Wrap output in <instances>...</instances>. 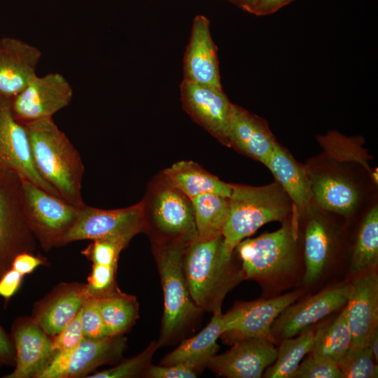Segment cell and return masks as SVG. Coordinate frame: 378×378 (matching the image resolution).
Instances as JSON below:
<instances>
[{"instance_id": "cell-1", "label": "cell", "mask_w": 378, "mask_h": 378, "mask_svg": "<svg viewBox=\"0 0 378 378\" xmlns=\"http://www.w3.org/2000/svg\"><path fill=\"white\" fill-rule=\"evenodd\" d=\"M22 124L27 129L32 159L39 174L63 200L76 207L84 206L81 192L84 165L65 133L52 118Z\"/></svg>"}, {"instance_id": "cell-2", "label": "cell", "mask_w": 378, "mask_h": 378, "mask_svg": "<svg viewBox=\"0 0 378 378\" xmlns=\"http://www.w3.org/2000/svg\"><path fill=\"white\" fill-rule=\"evenodd\" d=\"M231 260L224 254L222 235L206 239L197 236L188 244L183 272L191 298L201 310L220 312L226 294L242 280Z\"/></svg>"}, {"instance_id": "cell-3", "label": "cell", "mask_w": 378, "mask_h": 378, "mask_svg": "<svg viewBox=\"0 0 378 378\" xmlns=\"http://www.w3.org/2000/svg\"><path fill=\"white\" fill-rule=\"evenodd\" d=\"M231 188L222 230L223 252L230 258L241 241L267 223L286 221L295 209L276 181L264 186L231 184Z\"/></svg>"}, {"instance_id": "cell-4", "label": "cell", "mask_w": 378, "mask_h": 378, "mask_svg": "<svg viewBox=\"0 0 378 378\" xmlns=\"http://www.w3.org/2000/svg\"><path fill=\"white\" fill-rule=\"evenodd\" d=\"M298 218L294 210L290 223L285 222L276 231L244 239L236 246L241 260L242 280L273 283L295 272L298 259Z\"/></svg>"}, {"instance_id": "cell-5", "label": "cell", "mask_w": 378, "mask_h": 378, "mask_svg": "<svg viewBox=\"0 0 378 378\" xmlns=\"http://www.w3.org/2000/svg\"><path fill=\"white\" fill-rule=\"evenodd\" d=\"M189 242H153L164 293V314L157 341L159 346L178 335L202 311L191 298L183 272V256Z\"/></svg>"}, {"instance_id": "cell-6", "label": "cell", "mask_w": 378, "mask_h": 378, "mask_svg": "<svg viewBox=\"0 0 378 378\" xmlns=\"http://www.w3.org/2000/svg\"><path fill=\"white\" fill-rule=\"evenodd\" d=\"M141 202L144 232L152 242L190 241L197 236L192 200L160 173Z\"/></svg>"}, {"instance_id": "cell-7", "label": "cell", "mask_w": 378, "mask_h": 378, "mask_svg": "<svg viewBox=\"0 0 378 378\" xmlns=\"http://www.w3.org/2000/svg\"><path fill=\"white\" fill-rule=\"evenodd\" d=\"M20 179L23 214L36 241L45 251L59 247L80 207L49 193L25 178Z\"/></svg>"}, {"instance_id": "cell-8", "label": "cell", "mask_w": 378, "mask_h": 378, "mask_svg": "<svg viewBox=\"0 0 378 378\" xmlns=\"http://www.w3.org/2000/svg\"><path fill=\"white\" fill-rule=\"evenodd\" d=\"M144 232L141 202L118 209H101L85 204L61 241L60 246L80 240L118 239L127 241ZM59 246V247H60Z\"/></svg>"}, {"instance_id": "cell-9", "label": "cell", "mask_w": 378, "mask_h": 378, "mask_svg": "<svg viewBox=\"0 0 378 378\" xmlns=\"http://www.w3.org/2000/svg\"><path fill=\"white\" fill-rule=\"evenodd\" d=\"M20 179L14 172L0 174V277L19 253H34L36 240L23 214Z\"/></svg>"}, {"instance_id": "cell-10", "label": "cell", "mask_w": 378, "mask_h": 378, "mask_svg": "<svg viewBox=\"0 0 378 378\" xmlns=\"http://www.w3.org/2000/svg\"><path fill=\"white\" fill-rule=\"evenodd\" d=\"M126 343L122 335L101 339L84 337L74 349L55 352L36 378L86 377L98 367L119 360Z\"/></svg>"}, {"instance_id": "cell-11", "label": "cell", "mask_w": 378, "mask_h": 378, "mask_svg": "<svg viewBox=\"0 0 378 378\" xmlns=\"http://www.w3.org/2000/svg\"><path fill=\"white\" fill-rule=\"evenodd\" d=\"M302 295V290H295L270 299L236 303L223 314L224 332L220 337L231 344L247 338H265L272 342L270 328L273 322Z\"/></svg>"}, {"instance_id": "cell-12", "label": "cell", "mask_w": 378, "mask_h": 378, "mask_svg": "<svg viewBox=\"0 0 378 378\" xmlns=\"http://www.w3.org/2000/svg\"><path fill=\"white\" fill-rule=\"evenodd\" d=\"M11 100L0 94V174L14 172L49 193L60 197L36 170L27 129L14 117Z\"/></svg>"}, {"instance_id": "cell-13", "label": "cell", "mask_w": 378, "mask_h": 378, "mask_svg": "<svg viewBox=\"0 0 378 378\" xmlns=\"http://www.w3.org/2000/svg\"><path fill=\"white\" fill-rule=\"evenodd\" d=\"M349 294V284L328 288L286 307L270 328L273 342L293 337L317 321L344 307Z\"/></svg>"}, {"instance_id": "cell-14", "label": "cell", "mask_w": 378, "mask_h": 378, "mask_svg": "<svg viewBox=\"0 0 378 378\" xmlns=\"http://www.w3.org/2000/svg\"><path fill=\"white\" fill-rule=\"evenodd\" d=\"M73 90L59 73L35 75L11 100L14 117L21 123L52 115L69 104Z\"/></svg>"}, {"instance_id": "cell-15", "label": "cell", "mask_w": 378, "mask_h": 378, "mask_svg": "<svg viewBox=\"0 0 378 378\" xmlns=\"http://www.w3.org/2000/svg\"><path fill=\"white\" fill-rule=\"evenodd\" d=\"M344 307L352 335V346H368L378 326V276L375 268L357 274L349 284Z\"/></svg>"}, {"instance_id": "cell-16", "label": "cell", "mask_w": 378, "mask_h": 378, "mask_svg": "<svg viewBox=\"0 0 378 378\" xmlns=\"http://www.w3.org/2000/svg\"><path fill=\"white\" fill-rule=\"evenodd\" d=\"M180 94L184 111L223 145L227 146V122L231 102L223 88L183 79Z\"/></svg>"}, {"instance_id": "cell-17", "label": "cell", "mask_w": 378, "mask_h": 378, "mask_svg": "<svg viewBox=\"0 0 378 378\" xmlns=\"http://www.w3.org/2000/svg\"><path fill=\"white\" fill-rule=\"evenodd\" d=\"M232 344L211 358L206 366L211 371L228 378H260L276 358L274 343L265 338H247Z\"/></svg>"}, {"instance_id": "cell-18", "label": "cell", "mask_w": 378, "mask_h": 378, "mask_svg": "<svg viewBox=\"0 0 378 378\" xmlns=\"http://www.w3.org/2000/svg\"><path fill=\"white\" fill-rule=\"evenodd\" d=\"M15 351V369L4 378H36L54 351L52 339L31 317L17 318L11 328Z\"/></svg>"}, {"instance_id": "cell-19", "label": "cell", "mask_w": 378, "mask_h": 378, "mask_svg": "<svg viewBox=\"0 0 378 378\" xmlns=\"http://www.w3.org/2000/svg\"><path fill=\"white\" fill-rule=\"evenodd\" d=\"M183 79L202 85L222 88L218 49L210 32V22L197 15L183 59Z\"/></svg>"}, {"instance_id": "cell-20", "label": "cell", "mask_w": 378, "mask_h": 378, "mask_svg": "<svg viewBox=\"0 0 378 378\" xmlns=\"http://www.w3.org/2000/svg\"><path fill=\"white\" fill-rule=\"evenodd\" d=\"M227 146L266 166L276 141L267 122L231 104L227 122Z\"/></svg>"}, {"instance_id": "cell-21", "label": "cell", "mask_w": 378, "mask_h": 378, "mask_svg": "<svg viewBox=\"0 0 378 378\" xmlns=\"http://www.w3.org/2000/svg\"><path fill=\"white\" fill-rule=\"evenodd\" d=\"M87 295L86 284L62 283L36 303L32 318L53 337L79 314Z\"/></svg>"}, {"instance_id": "cell-22", "label": "cell", "mask_w": 378, "mask_h": 378, "mask_svg": "<svg viewBox=\"0 0 378 378\" xmlns=\"http://www.w3.org/2000/svg\"><path fill=\"white\" fill-rule=\"evenodd\" d=\"M41 52L20 39H0V94L13 99L35 76Z\"/></svg>"}, {"instance_id": "cell-23", "label": "cell", "mask_w": 378, "mask_h": 378, "mask_svg": "<svg viewBox=\"0 0 378 378\" xmlns=\"http://www.w3.org/2000/svg\"><path fill=\"white\" fill-rule=\"evenodd\" d=\"M266 167L273 174L300 216L309 214L313 200L310 172L277 141Z\"/></svg>"}, {"instance_id": "cell-24", "label": "cell", "mask_w": 378, "mask_h": 378, "mask_svg": "<svg viewBox=\"0 0 378 378\" xmlns=\"http://www.w3.org/2000/svg\"><path fill=\"white\" fill-rule=\"evenodd\" d=\"M223 332V314L221 311L214 313L210 322L202 331L183 340L163 358L160 365L184 363L199 372L216 355L219 349L217 340Z\"/></svg>"}, {"instance_id": "cell-25", "label": "cell", "mask_w": 378, "mask_h": 378, "mask_svg": "<svg viewBox=\"0 0 378 378\" xmlns=\"http://www.w3.org/2000/svg\"><path fill=\"white\" fill-rule=\"evenodd\" d=\"M161 174L191 200L197 195L208 192L226 197L231 195V183L220 181L191 160L176 162Z\"/></svg>"}, {"instance_id": "cell-26", "label": "cell", "mask_w": 378, "mask_h": 378, "mask_svg": "<svg viewBox=\"0 0 378 378\" xmlns=\"http://www.w3.org/2000/svg\"><path fill=\"white\" fill-rule=\"evenodd\" d=\"M310 175L313 200L320 208L346 216L355 210L359 192L351 182L333 174Z\"/></svg>"}, {"instance_id": "cell-27", "label": "cell", "mask_w": 378, "mask_h": 378, "mask_svg": "<svg viewBox=\"0 0 378 378\" xmlns=\"http://www.w3.org/2000/svg\"><path fill=\"white\" fill-rule=\"evenodd\" d=\"M332 246V236L327 223L318 216H312L304 232V284H312L321 276L328 264Z\"/></svg>"}, {"instance_id": "cell-28", "label": "cell", "mask_w": 378, "mask_h": 378, "mask_svg": "<svg viewBox=\"0 0 378 378\" xmlns=\"http://www.w3.org/2000/svg\"><path fill=\"white\" fill-rule=\"evenodd\" d=\"M351 346L352 335L344 307L335 319L321 326L314 332L309 354L337 365Z\"/></svg>"}, {"instance_id": "cell-29", "label": "cell", "mask_w": 378, "mask_h": 378, "mask_svg": "<svg viewBox=\"0 0 378 378\" xmlns=\"http://www.w3.org/2000/svg\"><path fill=\"white\" fill-rule=\"evenodd\" d=\"M99 300L101 314L108 337L123 335L139 316L136 298L119 288Z\"/></svg>"}, {"instance_id": "cell-30", "label": "cell", "mask_w": 378, "mask_h": 378, "mask_svg": "<svg viewBox=\"0 0 378 378\" xmlns=\"http://www.w3.org/2000/svg\"><path fill=\"white\" fill-rule=\"evenodd\" d=\"M314 331L309 327L298 337L284 339L276 349V358L264 372L266 378H293L304 357L310 353Z\"/></svg>"}, {"instance_id": "cell-31", "label": "cell", "mask_w": 378, "mask_h": 378, "mask_svg": "<svg viewBox=\"0 0 378 378\" xmlns=\"http://www.w3.org/2000/svg\"><path fill=\"white\" fill-rule=\"evenodd\" d=\"M197 237L202 239L222 235L228 211V197L204 193L192 200Z\"/></svg>"}, {"instance_id": "cell-32", "label": "cell", "mask_w": 378, "mask_h": 378, "mask_svg": "<svg viewBox=\"0 0 378 378\" xmlns=\"http://www.w3.org/2000/svg\"><path fill=\"white\" fill-rule=\"evenodd\" d=\"M378 260V208L374 206L360 227L351 262V272L359 274L375 268Z\"/></svg>"}, {"instance_id": "cell-33", "label": "cell", "mask_w": 378, "mask_h": 378, "mask_svg": "<svg viewBox=\"0 0 378 378\" xmlns=\"http://www.w3.org/2000/svg\"><path fill=\"white\" fill-rule=\"evenodd\" d=\"M342 378H375L378 365L369 346H351L338 363Z\"/></svg>"}, {"instance_id": "cell-34", "label": "cell", "mask_w": 378, "mask_h": 378, "mask_svg": "<svg viewBox=\"0 0 378 378\" xmlns=\"http://www.w3.org/2000/svg\"><path fill=\"white\" fill-rule=\"evenodd\" d=\"M158 347L160 346L158 342L153 341L139 354L124 360L113 368L95 372L87 377L130 378L144 374Z\"/></svg>"}, {"instance_id": "cell-35", "label": "cell", "mask_w": 378, "mask_h": 378, "mask_svg": "<svg viewBox=\"0 0 378 378\" xmlns=\"http://www.w3.org/2000/svg\"><path fill=\"white\" fill-rule=\"evenodd\" d=\"M128 244L118 239H98L92 240L80 253L92 263L117 266L119 255Z\"/></svg>"}, {"instance_id": "cell-36", "label": "cell", "mask_w": 378, "mask_h": 378, "mask_svg": "<svg viewBox=\"0 0 378 378\" xmlns=\"http://www.w3.org/2000/svg\"><path fill=\"white\" fill-rule=\"evenodd\" d=\"M116 269L117 266L92 263L86 284L88 294L101 298L116 290Z\"/></svg>"}, {"instance_id": "cell-37", "label": "cell", "mask_w": 378, "mask_h": 378, "mask_svg": "<svg viewBox=\"0 0 378 378\" xmlns=\"http://www.w3.org/2000/svg\"><path fill=\"white\" fill-rule=\"evenodd\" d=\"M80 318L85 337H108L101 314L99 298L88 294L81 308Z\"/></svg>"}, {"instance_id": "cell-38", "label": "cell", "mask_w": 378, "mask_h": 378, "mask_svg": "<svg viewBox=\"0 0 378 378\" xmlns=\"http://www.w3.org/2000/svg\"><path fill=\"white\" fill-rule=\"evenodd\" d=\"M293 378H342L337 364L312 356L310 354L302 360Z\"/></svg>"}, {"instance_id": "cell-39", "label": "cell", "mask_w": 378, "mask_h": 378, "mask_svg": "<svg viewBox=\"0 0 378 378\" xmlns=\"http://www.w3.org/2000/svg\"><path fill=\"white\" fill-rule=\"evenodd\" d=\"M80 312L57 335L52 339L55 352L70 351L76 347L85 337L81 323Z\"/></svg>"}, {"instance_id": "cell-40", "label": "cell", "mask_w": 378, "mask_h": 378, "mask_svg": "<svg viewBox=\"0 0 378 378\" xmlns=\"http://www.w3.org/2000/svg\"><path fill=\"white\" fill-rule=\"evenodd\" d=\"M197 371L184 363L149 365L144 374L150 378H195Z\"/></svg>"}, {"instance_id": "cell-41", "label": "cell", "mask_w": 378, "mask_h": 378, "mask_svg": "<svg viewBox=\"0 0 378 378\" xmlns=\"http://www.w3.org/2000/svg\"><path fill=\"white\" fill-rule=\"evenodd\" d=\"M48 264V260L42 256L36 255L33 253L23 252L14 258L10 268L24 276L32 273L38 267Z\"/></svg>"}, {"instance_id": "cell-42", "label": "cell", "mask_w": 378, "mask_h": 378, "mask_svg": "<svg viewBox=\"0 0 378 378\" xmlns=\"http://www.w3.org/2000/svg\"><path fill=\"white\" fill-rule=\"evenodd\" d=\"M23 276L10 268L0 277V297L8 301L19 290Z\"/></svg>"}, {"instance_id": "cell-43", "label": "cell", "mask_w": 378, "mask_h": 378, "mask_svg": "<svg viewBox=\"0 0 378 378\" xmlns=\"http://www.w3.org/2000/svg\"><path fill=\"white\" fill-rule=\"evenodd\" d=\"M15 362V351L10 336L0 325V366L13 365Z\"/></svg>"}, {"instance_id": "cell-44", "label": "cell", "mask_w": 378, "mask_h": 378, "mask_svg": "<svg viewBox=\"0 0 378 378\" xmlns=\"http://www.w3.org/2000/svg\"><path fill=\"white\" fill-rule=\"evenodd\" d=\"M294 0H260L254 14L258 16L270 15Z\"/></svg>"}, {"instance_id": "cell-45", "label": "cell", "mask_w": 378, "mask_h": 378, "mask_svg": "<svg viewBox=\"0 0 378 378\" xmlns=\"http://www.w3.org/2000/svg\"><path fill=\"white\" fill-rule=\"evenodd\" d=\"M241 8L254 14L256 7L260 0H238Z\"/></svg>"}, {"instance_id": "cell-46", "label": "cell", "mask_w": 378, "mask_h": 378, "mask_svg": "<svg viewBox=\"0 0 378 378\" xmlns=\"http://www.w3.org/2000/svg\"><path fill=\"white\" fill-rule=\"evenodd\" d=\"M368 346L370 348L375 360L378 361V330L372 337Z\"/></svg>"}, {"instance_id": "cell-47", "label": "cell", "mask_w": 378, "mask_h": 378, "mask_svg": "<svg viewBox=\"0 0 378 378\" xmlns=\"http://www.w3.org/2000/svg\"><path fill=\"white\" fill-rule=\"evenodd\" d=\"M227 1H230V2H231V3H232V4H235V5H237V6H239V1H238V0H227Z\"/></svg>"}]
</instances>
